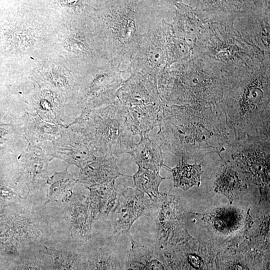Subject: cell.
Wrapping results in <instances>:
<instances>
[{"instance_id":"7a4b0ae2","label":"cell","mask_w":270,"mask_h":270,"mask_svg":"<svg viewBox=\"0 0 270 270\" xmlns=\"http://www.w3.org/2000/svg\"><path fill=\"white\" fill-rule=\"evenodd\" d=\"M138 0L98 1L96 38L104 57L130 62L146 30L137 10Z\"/></svg>"},{"instance_id":"d6986e66","label":"cell","mask_w":270,"mask_h":270,"mask_svg":"<svg viewBox=\"0 0 270 270\" xmlns=\"http://www.w3.org/2000/svg\"><path fill=\"white\" fill-rule=\"evenodd\" d=\"M164 167L170 172V178L173 182L174 187L186 190L194 186L200 184V176L202 173L201 164H188L187 160L178 158V163L174 168H170L164 164Z\"/></svg>"},{"instance_id":"ac0fdd59","label":"cell","mask_w":270,"mask_h":270,"mask_svg":"<svg viewBox=\"0 0 270 270\" xmlns=\"http://www.w3.org/2000/svg\"><path fill=\"white\" fill-rule=\"evenodd\" d=\"M244 188L236 168L231 162H226L220 168L214 184L216 192L223 194L232 202L234 194L242 191Z\"/></svg>"},{"instance_id":"44dd1931","label":"cell","mask_w":270,"mask_h":270,"mask_svg":"<svg viewBox=\"0 0 270 270\" xmlns=\"http://www.w3.org/2000/svg\"><path fill=\"white\" fill-rule=\"evenodd\" d=\"M133 186L144 193L152 200L160 194L159 186L164 180L170 178L161 176L159 172L138 166V170L132 176Z\"/></svg>"},{"instance_id":"3957f363","label":"cell","mask_w":270,"mask_h":270,"mask_svg":"<svg viewBox=\"0 0 270 270\" xmlns=\"http://www.w3.org/2000/svg\"><path fill=\"white\" fill-rule=\"evenodd\" d=\"M126 110L117 99L90 114L86 110L82 118L86 136L100 154L118 157L128 153L134 144V135L126 120Z\"/></svg>"},{"instance_id":"7402d4cb","label":"cell","mask_w":270,"mask_h":270,"mask_svg":"<svg viewBox=\"0 0 270 270\" xmlns=\"http://www.w3.org/2000/svg\"><path fill=\"white\" fill-rule=\"evenodd\" d=\"M268 262H263L248 257L226 256L217 260L216 270H269Z\"/></svg>"},{"instance_id":"9a60e30c","label":"cell","mask_w":270,"mask_h":270,"mask_svg":"<svg viewBox=\"0 0 270 270\" xmlns=\"http://www.w3.org/2000/svg\"><path fill=\"white\" fill-rule=\"evenodd\" d=\"M40 248L50 270H83L82 252L46 242Z\"/></svg>"},{"instance_id":"8fae6325","label":"cell","mask_w":270,"mask_h":270,"mask_svg":"<svg viewBox=\"0 0 270 270\" xmlns=\"http://www.w3.org/2000/svg\"><path fill=\"white\" fill-rule=\"evenodd\" d=\"M125 268L126 270H171L162 249L158 244L135 240L130 243Z\"/></svg>"},{"instance_id":"7c38bea8","label":"cell","mask_w":270,"mask_h":270,"mask_svg":"<svg viewBox=\"0 0 270 270\" xmlns=\"http://www.w3.org/2000/svg\"><path fill=\"white\" fill-rule=\"evenodd\" d=\"M116 158L100 154L98 158H94L93 162L82 168L79 180L88 188L110 182L120 176L131 177L120 172L116 165Z\"/></svg>"},{"instance_id":"603a6c76","label":"cell","mask_w":270,"mask_h":270,"mask_svg":"<svg viewBox=\"0 0 270 270\" xmlns=\"http://www.w3.org/2000/svg\"><path fill=\"white\" fill-rule=\"evenodd\" d=\"M9 270H50V269L39 248L12 262Z\"/></svg>"},{"instance_id":"30bf717a","label":"cell","mask_w":270,"mask_h":270,"mask_svg":"<svg viewBox=\"0 0 270 270\" xmlns=\"http://www.w3.org/2000/svg\"><path fill=\"white\" fill-rule=\"evenodd\" d=\"M69 201L64 217L69 238L75 242L86 243L92 239V225L94 222L87 198L74 195Z\"/></svg>"},{"instance_id":"4fadbf2b","label":"cell","mask_w":270,"mask_h":270,"mask_svg":"<svg viewBox=\"0 0 270 270\" xmlns=\"http://www.w3.org/2000/svg\"><path fill=\"white\" fill-rule=\"evenodd\" d=\"M88 188L90 194L87 200L94 220L108 218L117 202L115 180Z\"/></svg>"},{"instance_id":"5bb4252c","label":"cell","mask_w":270,"mask_h":270,"mask_svg":"<svg viewBox=\"0 0 270 270\" xmlns=\"http://www.w3.org/2000/svg\"><path fill=\"white\" fill-rule=\"evenodd\" d=\"M162 104L126 108V120L133 135L148 134L158 126Z\"/></svg>"},{"instance_id":"5b68a950","label":"cell","mask_w":270,"mask_h":270,"mask_svg":"<svg viewBox=\"0 0 270 270\" xmlns=\"http://www.w3.org/2000/svg\"><path fill=\"white\" fill-rule=\"evenodd\" d=\"M152 208V200L143 192L134 186L122 189L118 194L116 206L108 218L112 236L126 235L132 242V226L141 216L150 215Z\"/></svg>"},{"instance_id":"ba28073f","label":"cell","mask_w":270,"mask_h":270,"mask_svg":"<svg viewBox=\"0 0 270 270\" xmlns=\"http://www.w3.org/2000/svg\"><path fill=\"white\" fill-rule=\"evenodd\" d=\"M130 78L124 81L116 92V99L126 108L162 104L156 80L141 73L128 71Z\"/></svg>"},{"instance_id":"e0dca14e","label":"cell","mask_w":270,"mask_h":270,"mask_svg":"<svg viewBox=\"0 0 270 270\" xmlns=\"http://www.w3.org/2000/svg\"><path fill=\"white\" fill-rule=\"evenodd\" d=\"M83 270H126L125 260L107 245L82 253Z\"/></svg>"},{"instance_id":"52a82bcc","label":"cell","mask_w":270,"mask_h":270,"mask_svg":"<svg viewBox=\"0 0 270 270\" xmlns=\"http://www.w3.org/2000/svg\"><path fill=\"white\" fill-rule=\"evenodd\" d=\"M120 65L104 58L98 61L85 100L86 105L106 106L116 100V92L124 81Z\"/></svg>"},{"instance_id":"9c48e42d","label":"cell","mask_w":270,"mask_h":270,"mask_svg":"<svg viewBox=\"0 0 270 270\" xmlns=\"http://www.w3.org/2000/svg\"><path fill=\"white\" fill-rule=\"evenodd\" d=\"M171 270H216L217 260L211 253L191 250L186 244L162 249Z\"/></svg>"},{"instance_id":"2e32d148","label":"cell","mask_w":270,"mask_h":270,"mask_svg":"<svg viewBox=\"0 0 270 270\" xmlns=\"http://www.w3.org/2000/svg\"><path fill=\"white\" fill-rule=\"evenodd\" d=\"M139 142L134 144L129 154L138 166L159 172L163 166L162 145L151 140L148 134L142 136Z\"/></svg>"},{"instance_id":"8992f818","label":"cell","mask_w":270,"mask_h":270,"mask_svg":"<svg viewBox=\"0 0 270 270\" xmlns=\"http://www.w3.org/2000/svg\"><path fill=\"white\" fill-rule=\"evenodd\" d=\"M152 201L150 215H154L157 244L163 249L178 244L184 234L182 210L178 200L172 195L160 193Z\"/></svg>"},{"instance_id":"277c9868","label":"cell","mask_w":270,"mask_h":270,"mask_svg":"<svg viewBox=\"0 0 270 270\" xmlns=\"http://www.w3.org/2000/svg\"><path fill=\"white\" fill-rule=\"evenodd\" d=\"M270 137H246L232 144L234 166L260 190L261 198L270 191Z\"/></svg>"},{"instance_id":"6da1fadb","label":"cell","mask_w":270,"mask_h":270,"mask_svg":"<svg viewBox=\"0 0 270 270\" xmlns=\"http://www.w3.org/2000/svg\"><path fill=\"white\" fill-rule=\"evenodd\" d=\"M158 133L162 144L178 158L196 162L210 153H220L228 140L226 118L212 111L164 106Z\"/></svg>"},{"instance_id":"ffe728a7","label":"cell","mask_w":270,"mask_h":270,"mask_svg":"<svg viewBox=\"0 0 270 270\" xmlns=\"http://www.w3.org/2000/svg\"><path fill=\"white\" fill-rule=\"evenodd\" d=\"M77 182L66 172L56 174L50 181L44 208L50 202L61 200L68 202L72 196L73 186Z\"/></svg>"}]
</instances>
